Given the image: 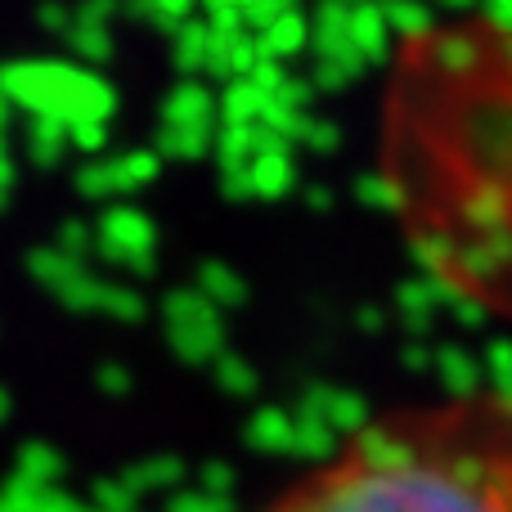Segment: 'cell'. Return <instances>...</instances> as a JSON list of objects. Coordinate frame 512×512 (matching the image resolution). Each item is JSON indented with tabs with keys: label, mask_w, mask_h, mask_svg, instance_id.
I'll list each match as a JSON object with an SVG mask.
<instances>
[{
	"label": "cell",
	"mask_w": 512,
	"mask_h": 512,
	"mask_svg": "<svg viewBox=\"0 0 512 512\" xmlns=\"http://www.w3.org/2000/svg\"><path fill=\"white\" fill-rule=\"evenodd\" d=\"M256 512H512V396L378 414Z\"/></svg>",
	"instance_id": "6da1fadb"
}]
</instances>
